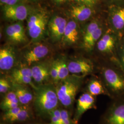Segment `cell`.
Masks as SVG:
<instances>
[{"instance_id":"36","label":"cell","mask_w":124,"mask_h":124,"mask_svg":"<svg viewBox=\"0 0 124 124\" xmlns=\"http://www.w3.org/2000/svg\"></svg>"},{"instance_id":"33","label":"cell","mask_w":124,"mask_h":124,"mask_svg":"<svg viewBox=\"0 0 124 124\" xmlns=\"http://www.w3.org/2000/svg\"><path fill=\"white\" fill-rule=\"evenodd\" d=\"M84 4L89 6L93 4L96 0H76Z\"/></svg>"},{"instance_id":"9","label":"cell","mask_w":124,"mask_h":124,"mask_svg":"<svg viewBox=\"0 0 124 124\" xmlns=\"http://www.w3.org/2000/svg\"><path fill=\"white\" fill-rule=\"evenodd\" d=\"M3 11L5 18L14 21H23L26 19L28 14L26 7L19 3L11 6L5 5Z\"/></svg>"},{"instance_id":"27","label":"cell","mask_w":124,"mask_h":124,"mask_svg":"<svg viewBox=\"0 0 124 124\" xmlns=\"http://www.w3.org/2000/svg\"><path fill=\"white\" fill-rule=\"evenodd\" d=\"M22 108V105H21L16 108H13L8 110L7 111H5L4 114L2 115V120L5 122H8L14 116L16 115L19 111H20Z\"/></svg>"},{"instance_id":"24","label":"cell","mask_w":124,"mask_h":124,"mask_svg":"<svg viewBox=\"0 0 124 124\" xmlns=\"http://www.w3.org/2000/svg\"><path fill=\"white\" fill-rule=\"evenodd\" d=\"M20 105H21V104L18 99L9 101L2 100L0 102V108L5 112L10 109L16 108Z\"/></svg>"},{"instance_id":"1","label":"cell","mask_w":124,"mask_h":124,"mask_svg":"<svg viewBox=\"0 0 124 124\" xmlns=\"http://www.w3.org/2000/svg\"><path fill=\"white\" fill-rule=\"evenodd\" d=\"M33 104L37 115L49 117L51 112L58 108L59 102L56 88L51 85H40L35 89Z\"/></svg>"},{"instance_id":"4","label":"cell","mask_w":124,"mask_h":124,"mask_svg":"<svg viewBox=\"0 0 124 124\" xmlns=\"http://www.w3.org/2000/svg\"><path fill=\"white\" fill-rule=\"evenodd\" d=\"M47 24L48 18L45 13L37 12L30 15L27 20V28L31 39L34 41L41 39L44 36Z\"/></svg>"},{"instance_id":"15","label":"cell","mask_w":124,"mask_h":124,"mask_svg":"<svg viewBox=\"0 0 124 124\" xmlns=\"http://www.w3.org/2000/svg\"><path fill=\"white\" fill-rule=\"evenodd\" d=\"M116 36L111 32L103 35L97 42V47L100 52L108 53L112 52L116 44Z\"/></svg>"},{"instance_id":"16","label":"cell","mask_w":124,"mask_h":124,"mask_svg":"<svg viewBox=\"0 0 124 124\" xmlns=\"http://www.w3.org/2000/svg\"><path fill=\"white\" fill-rule=\"evenodd\" d=\"M13 87V91L16 94L21 105H27L33 101V94L29 89L24 86V85L19 84L14 82Z\"/></svg>"},{"instance_id":"10","label":"cell","mask_w":124,"mask_h":124,"mask_svg":"<svg viewBox=\"0 0 124 124\" xmlns=\"http://www.w3.org/2000/svg\"><path fill=\"white\" fill-rule=\"evenodd\" d=\"M70 73L73 75H87L93 71V64L91 62L85 59H78L68 63Z\"/></svg>"},{"instance_id":"13","label":"cell","mask_w":124,"mask_h":124,"mask_svg":"<svg viewBox=\"0 0 124 124\" xmlns=\"http://www.w3.org/2000/svg\"><path fill=\"white\" fill-rule=\"evenodd\" d=\"M79 31L77 23L71 20L67 23L62 38L63 42L67 45L74 44L79 39Z\"/></svg>"},{"instance_id":"19","label":"cell","mask_w":124,"mask_h":124,"mask_svg":"<svg viewBox=\"0 0 124 124\" xmlns=\"http://www.w3.org/2000/svg\"><path fill=\"white\" fill-rule=\"evenodd\" d=\"M110 22L115 31L121 32L124 31V7L116 9L112 12Z\"/></svg>"},{"instance_id":"28","label":"cell","mask_w":124,"mask_h":124,"mask_svg":"<svg viewBox=\"0 0 124 124\" xmlns=\"http://www.w3.org/2000/svg\"><path fill=\"white\" fill-rule=\"evenodd\" d=\"M61 124H75L69 111L65 109H61Z\"/></svg>"},{"instance_id":"8","label":"cell","mask_w":124,"mask_h":124,"mask_svg":"<svg viewBox=\"0 0 124 124\" xmlns=\"http://www.w3.org/2000/svg\"><path fill=\"white\" fill-rule=\"evenodd\" d=\"M66 20L59 16H55L48 23V28L50 36L54 41L62 40L66 26Z\"/></svg>"},{"instance_id":"12","label":"cell","mask_w":124,"mask_h":124,"mask_svg":"<svg viewBox=\"0 0 124 124\" xmlns=\"http://www.w3.org/2000/svg\"><path fill=\"white\" fill-rule=\"evenodd\" d=\"M48 52L49 49L46 45H38L25 53L24 59L28 65L30 66L45 58Z\"/></svg>"},{"instance_id":"20","label":"cell","mask_w":124,"mask_h":124,"mask_svg":"<svg viewBox=\"0 0 124 124\" xmlns=\"http://www.w3.org/2000/svg\"><path fill=\"white\" fill-rule=\"evenodd\" d=\"M88 93L93 96L105 95L110 97L107 89L104 87L101 82L98 80L93 79L90 81L87 86Z\"/></svg>"},{"instance_id":"5","label":"cell","mask_w":124,"mask_h":124,"mask_svg":"<svg viewBox=\"0 0 124 124\" xmlns=\"http://www.w3.org/2000/svg\"><path fill=\"white\" fill-rule=\"evenodd\" d=\"M115 99L103 117V124H124V98Z\"/></svg>"},{"instance_id":"29","label":"cell","mask_w":124,"mask_h":124,"mask_svg":"<svg viewBox=\"0 0 124 124\" xmlns=\"http://www.w3.org/2000/svg\"><path fill=\"white\" fill-rule=\"evenodd\" d=\"M11 86L8 81L4 78L0 79V93L1 94H6L10 91Z\"/></svg>"},{"instance_id":"7","label":"cell","mask_w":124,"mask_h":124,"mask_svg":"<svg viewBox=\"0 0 124 124\" xmlns=\"http://www.w3.org/2000/svg\"><path fill=\"white\" fill-rule=\"evenodd\" d=\"M96 108V98L91 94L86 92L82 94L76 102V107L73 119L75 124H78L82 116L86 111Z\"/></svg>"},{"instance_id":"3","label":"cell","mask_w":124,"mask_h":124,"mask_svg":"<svg viewBox=\"0 0 124 124\" xmlns=\"http://www.w3.org/2000/svg\"><path fill=\"white\" fill-rule=\"evenodd\" d=\"M102 75L110 97L116 99L124 95V77L120 73L113 68H105Z\"/></svg>"},{"instance_id":"6","label":"cell","mask_w":124,"mask_h":124,"mask_svg":"<svg viewBox=\"0 0 124 124\" xmlns=\"http://www.w3.org/2000/svg\"><path fill=\"white\" fill-rule=\"evenodd\" d=\"M103 29L99 23L93 21L86 27L83 38V46L87 51H91L102 37Z\"/></svg>"},{"instance_id":"30","label":"cell","mask_w":124,"mask_h":124,"mask_svg":"<svg viewBox=\"0 0 124 124\" xmlns=\"http://www.w3.org/2000/svg\"><path fill=\"white\" fill-rule=\"evenodd\" d=\"M12 73H14L18 75H26L32 78L31 69L28 67H23L22 68L17 69L14 70Z\"/></svg>"},{"instance_id":"21","label":"cell","mask_w":124,"mask_h":124,"mask_svg":"<svg viewBox=\"0 0 124 124\" xmlns=\"http://www.w3.org/2000/svg\"><path fill=\"white\" fill-rule=\"evenodd\" d=\"M32 115V112L29 105H22L21 109L9 120L8 122L15 123L25 121L30 119Z\"/></svg>"},{"instance_id":"22","label":"cell","mask_w":124,"mask_h":124,"mask_svg":"<svg viewBox=\"0 0 124 124\" xmlns=\"http://www.w3.org/2000/svg\"><path fill=\"white\" fill-rule=\"evenodd\" d=\"M58 75L59 81L64 80L69 76L70 71L68 68V63L64 58L58 60Z\"/></svg>"},{"instance_id":"18","label":"cell","mask_w":124,"mask_h":124,"mask_svg":"<svg viewBox=\"0 0 124 124\" xmlns=\"http://www.w3.org/2000/svg\"><path fill=\"white\" fill-rule=\"evenodd\" d=\"M70 13L72 17L75 20L80 22H84L91 17L93 11L88 6L82 5L73 7Z\"/></svg>"},{"instance_id":"34","label":"cell","mask_w":124,"mask_h":124,"mask_svg":"<svg viewBox=\"0 0 124 124\" xmlns=\"http://www.w3.org/2000/svg\"><path fill=\"white\" fill-rule=\"evenodd\" d=\"M54 1L57 2V3H64L65 2L67 1L68 0H53Z\"/></svg>"},{"instance_id":"35","label":"cell","mask_w":124,"mask_h":124,"mask_svg":"<svg viewBox=\"0 0 124 124\" xmlns=\"http://www.w3.org/2000/svg\"><path fill=\"white\" fill-rule=\"evenodd\" d=\"M0 124H6L5 123H0Z\"/></svg>"},{"instance_id":"25","label":"cell","mask_w":124,"mask_h":124,"mask_svg":"<svg viewBox=\"0 0 124 124\" xmlns=\"http://www.w3.org/2000/svg\"><path fill=\"white\" fill-rule=\"evenodd\" d=\"M50 75L54 82L55 83H58L59 82L58 60L54 61L50 67Z\"/></svg>"},{"instance_id":"14","label":"cell","mask_w":124,"mask_h":124,"mask_svg":"<svg viewBox=\"0 0 124 124\" xmlns=\"http://www.w3.org/2000/svg\"><path fill=\"white\" fill-rule=\"evenodd\" d=\"M15 55L13 49L9 47L0 50V69L3 71L9 70L13 67Z\"/></svg>"},{"instance_id":"17","label":"cell","mask_w":124,"mask_h":124,"mask_svg":"<svg viewBox=\"0 0 124 124\" xmlns=\"http://www.w3.org/2000/svg\"><path fill=\"white\" fill-rule=\"evenodd\" d=\"M32 79L36 83L40 84L48 79L50 75V69L44 63L35 65L31 68Z\"/></svg>"},{"instance_id":"32","label":"cell","mask_w":124,"mask_h":124,"mask_svg":"<svg viewBox=\"0 0 124 124\" xmlns=\"http://www.w3.org/2000/svg\"><path fill=\"white\" fill-rule=\"evenodd\" d=\"M0 3L5 5L11 6L18 4L19 0H0Z\"/></svg>"},{"instance_id":"2","label":"cell","mask_w":124,"mask_h":124,"mask_svg":"<svg viewBox=\"0 0 124 124\" xmlns=\"http://www.w3.org/2000/svg\"><path fill=\"white\" fill-rule=\"evenodd\" d=\"M82 79V77L80 76H69L66 79L60 81L55 88L59 102L65 108L73 106Z\"/></svg>"},{"instance_id":"26","label":"cell","mask_w":124,"mask_h":124,"mask_svg":"<svg viewBox=\"0 0 124 124\" xmlns=\"http://www.w3.org/2000/svg\"><path fill=\"white\" fill-rule=\"evenodd\" d=\"M50 122L47 124H61V109L57 108L49 115Z\"/></svg>"},{"instance_id":"23","label":"cell","mask_w":124,"mask_h":124,"mask_svg":"<svg viewBox=\"0 0 124 124\" xmlns=\"http://www.w3.org/2000/svg\"><path fill=\"white\" fill-rule=\"evenodd\" d=\"M12 77L14 82L21 85H30L34 88V89L36 88V86L32 82V78L26 75H22L12 73Z\"/></svg>"},{"instance_id":"11","label":"cell","mask_w":124,"mask_h":124,"mask_svg":"<svg viewBox=\"0 0 124 124\" xmlns=\"http://www.w3.org/2000/svg\"><path fill=\"white\" fill-rule=\"evenodd\" d=\"M6 33L8 39L13 42L20 43L26 40L24 29L20 21L8 25L6 28Z\"/></svg>"},{"instance_id":"31","label":"cell","mask_w":124,"mask_h":124,"mask_svg":"<svg viewBox=\"0 0 124 124\" xmlns=\"http://www.w3.org/2000/svg\"><path fill=\"white\" fill-rule=\"evenodd\" d=\"M120 60L124 71V41L121 45L120 49Z\"/></svg>"}]
</instances>
